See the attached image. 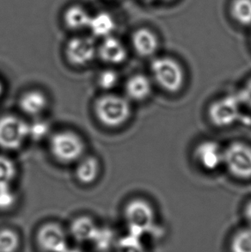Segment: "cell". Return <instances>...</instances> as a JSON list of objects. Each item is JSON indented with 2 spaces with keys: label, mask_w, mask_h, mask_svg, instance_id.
Listing matches in <instances>:
<instances>
[{
  "label": "cell",
  "mask_w": 251,
  "mask_h": 252,
  "mask_svg": "<svg viewBox=\"0 0 251 252\" xmlns=\"http://www.w3.org/2000/svg\"><path fill=\"white\" fill-rule=\"evenodd\" d=\"M231 17L242 26L251 25V0H233L231 5Z\"/></svg>",
  "instance_id": "cell-21"
},
{
  "label": "cell",
  "mask_w": 251,
  "mask_h": 252,
  "mask_svg": "<svg viewBox=\"0 0 251 252\" xmlns=\"http://www.w3.org/2000/svg\"><path fill=\"white\" fill-rule=\"evenodd\" d=\"M17 204V195L11 185L0 186V212L10 211Z\"/></svg>",
  "instance_id": "cell-26"
},
{
  "label": "cell",
  "mask_w": 251,
  "mask_h": 252,
  "mask_svg": "<svg viewBox=\"0 0 251 252\" xmlns=\"http://www.w3.org/2000/svg\"><path fill=\"white\" fill-rule=\"evenodd\" d=\"M3 92H4V86H3V82L0 80V98L3 95Z\"/></svg>",
  "instance_id": "cell-31"
},
{
  "label": "cell",
  "mask_w": 251,
  "mask_h": 252,
  "mask_svg": "<svg viewBox=\"0 0 251 252\" xmlns=\"http://www.w3.org/2000/svg\"><path fill=\"white\" fill-rule=\"evenodd\" d=\"M244 216L248 223L249 226H251V200L245 205V209H244Z\"/></svg>",
  "instance_id": "cell-29"
},
{
  "label": "cell",
  "mask_w": 251,
  "mask_h": 252,
  "mask_svg": "<svg viewBox=\"0 0 251 252\" xmlns=\"http://www.w3.org/2000/svg\"><path fill=\"white\" fill-rule=\"evenodd\" d=\"M124 218L128 232L143 238L153 230L156 222V214L151 203L137 198L126 205Z\"/></svg>",
  "instance_id": "cell-4"
},
{
  "label": "cell",
  "mask_w": 251,
  "mask_h": 252,
  "mask_svg": "<svg viewBox=\"0 0 251 252\" xmlns=\"http://www.w3.org/2000/svg\"><path fill=\"white\" fill-rule=\"evenodd\" d=\"M17 175V165L13 160L0 155V186L11 185Z\"/></svg>",
  "instance_id": "cell-23"
},
{
  "label": "cell",
  "mask_w": 251,
  "mask_h": 252,
  "mask_svg": "<svg viewBox=\"0 0 251 252\" xmlns=\"http://www.w3.org/2000/svg\"><path fill=\"white\" fill-rule=\"evenodd\" d=\"M117 240L118 237L111 227L99 225L90 245L96 252H114Z\"/></svg>",
  "instance_id": "cell-17"
},
{
  "label": "cell",
  "mask_w": 251,
  "mask_h": 252,
  "mask_svg": "<svg viewBox=\"0 0 251 252\" xmlns=\"http://www.w3.org/2000/svg\"><path fill=\"white\" fill-rule=\"evenodd\" d=\"M85 252L84 250L82 249L81 247L79 246H68L66 249L64 250V252Z\"/></svg>",
  "instance_id": "cell-30"
},
{
  "label": "cell",
  "mask_w": 251,
  "mask_h": 252,
  "mask_svg": "<svg viewBox=\"0 0 251 252\" xmlns=\"http://www.w3.org/2000/svg\"><path fill=\"white\" fill-rule=\"evenodd\" d=\"M100 170V162L96 158L92 156L83 158L78 162V166L76 168V177L79 183L89 185L97 180Z\"/></svg>",
  "instance_id": "cell-16"
},
{
  "label": "cell",
  "mask_w": 251,
  "mask_h": 252,
  "mask_svg": "<svg viewBox=\"0 0 251 252\" xmlns=\"http://www.w3.org/2000/svg\"><path fill=\"white\" fill-rule=\"evenodd\" d=\"M232 177L240 180L251 179V147L235 141L224 149V164Z\"/></svg>",
  "instance_id": "cell-6"
},
{
  "label": "cell",
  "mask_w": 251,
  "mask_h": 252,
  "mask_svg": "<svg viewBox=\"0 0 251 252\" xmlns=\"http://www.w3.org/2000/svg\"><path fill=\"white\" fill-rule=\"evenodd\" d=\"M132 48L143 58L152 57L158 49V40L156 34L148 29H139L132 36Z\"/></svg>",
  "instance_id": "cell-14"
},
{
  "label": "cell",
  "mask_w": 251,
  "mask_h": 252,
  "mask_svg": "<svg viewBox=\"0 0 251 252\" xmlns=\"http://www.w3.org/2000/svg\"><path fill=\"white\" fill-rule=\"evenodd\" d=\"M92 17L83 7L74 5L68 8L64 15V23L72 31L89 28Z\"/></svg>",
  "instance_id": "cell-19"
},
{
  "label": "cell",
  "mask_w": 251,
  "mask_h": 252,
  "mask_svg": "<svg viewBox=\"0 0 251 252\" xmlns=\"http://www.w3.org/2000/svg\"><path fill=\"white\" fill-rule=\"evenodd\" d=\"M89 29L95 36L106 38L110 36L115 31L116 23L110 14L100 12L92 17Z\"/></svg>",
  "instance_id": "cell-18"
},
{
  "label": "cell",
  "mask_w": 251,
  "mask_h": 252,
  "mask_svg": "<svg viewBox=\"0 0 251 252\" xmlns=\"http://www.w3.org/2000/svg\"><path fill=\"white\" fill-rule=\"evenodd\" d=\"M22 246L19 233L11 228L0 229V252H18Z\"/></svg>",
  "instance_id": "cell-22"
},
{
  "label": "cell",
  "mask_w": 251,
  "mask_h": 252,
  "mask_svg": "<svg viewBox=\"0 0 251 252\" xmlns=\"http://www.w3.org/2000/svg\"><path fill=\"white\" fill-rule=\"evenodd\" d=\"M114 252H147L142 237L127 232L118 238Z\"/></svg>",
  "instance_id": "cell-20"
},
{
  "label": "cell",
  "mask_w": 251,
  "mask_h": 252,
  "mask_svg": "<svg viewBox=\"0 0 251 252\" xmlns=\"http://www.w3.org/2000/svg\"><path fill=\"white\" fill-rule=\"evenodd\" d=\"M153 81L164 92L176 94L184 88L185 72L179 62L170 57H157L151 64Z\"/></svg>",
  "instance_id": "cell-2"
},
{
  "label": "cell",
  "mask_w": 251,
  "mask_h": 252,
  "mask_svg": "<svg viewBox=\"0 0 251 252\" xmlns=\"http://www.w3.org/2000/svg\"><path fill=\"white\" fill-rule=\"evenodd\" d=\"M52 156L62 164H72L84 158L85 144L81 137L71 131H61L49 139Z\"/></svg>",
  "instance_id": "cell-3"
},
{
  "label": "cell",
  "mask_w": 251,
  "mask_h": 252,
  "mask_svg": "<svg viewBox=\"0 0 251 252\" xmlns=\"http://www.w3.org/2000/svg\"><path fill=\"white\" fill-rule=\"evenodd\" d=\"M164 1H168L169 2V1H172V0H164Z\"/></svg>",
  "instance_id": "cell-32"
},
{
  "label": "cell",
  "mask_w": 251,
  "mask_h": 252,
  "mask_svg": "<svg viewBox=\"0 0 251 252\" xmlns=\"http://www.w3.org/2000/svg\"><path fill=\"white\" fill-rule=\"evenodd\" d=\"M95 117L99 123L109 128L125 125L132 116V107L126 96L106 94L100 96L94 106Z\"/></svg>",
  "instance_id": "cell-1"
},
{
  "label": "cell",
  "mask_w": 251,
  "mask_h": 252,
  "mask_svg": "<svg viewBox=\"0 0 251 252\" xmlns=\"http://www.w3.org/2000/svg\"><path fill=\"white\" fill-rule=\"evenodd\" d=\"M193 158L202 169L214 171L224 164V149L214 140H204L194 148Z\"/></svg>",
  "instance_id": "cell-9"
},
{
  "label": "cell",
  "mask_w": 251,
  "mask_h": 252,
  "mask_svg": "<svg viewBox=\"0 0 251 252\" xmlns=\"http://www.w3.org/2000/svg\"><path fill=\"white\" fill-rule=\"evenodd\" d=\"M97 53L102 62L109 65H121L127 58V51L125 46L112 35L104 38Z\"/></svg>",
  "instance_id": "cell-13"
},
{
  "label": "cell",
  "mask_w": 251,
  "mask_h": 252,
  "mask_svg": "<svg viewBox=\"0 0 251 252\" xmlns=\"http://www.w3.org/2000/svg\"><path fill=\"white\" fill-rule=\"evenodd\" d=\"M29 139V123L17 116L0 117V147L15 151L24 146Z\"/></svg>",
  "instance_id": "cell-7"
},
{
  "label": "cell",
  "mask_w": 251,
  "mask_h": 252,
  "mask_svg": "<svg viewBox=\"0 0 251 252\" xmlns=\"http://www.w3.org/2000/svg\"><path fill=\"white\" fill-rule=\"evenodd\" d=\"M98 226L99 225L93 219L86 215H82L71 221L68 234L75 242L78 243L79 245H90Z\"/></svg>",
  "instance_id": "cell-12"
},
{
  "label": "cell",
  "mask_w": 251,
  "mask_h": 252,
  "mask_svg": "<svg viewBox=\"0 0 251 252\" xmlns=\"http://www.w3.org/2000/svg\"><path fill=\"white\" fill-rule=\"evenodd\" d=\"M126 97L131 102H141L153 93V82L149 77L138 73L130 77L125 84Z\"/></svg>",
  "instance_id": "cell-11"
},
{
  "label": "cell",
  "mask_w": 251,
  "mask_h": 252,
  "mask_svg": "<svg viewBox=\"0 0 251 252\" xmlns=\"http://www.w3.org/2000/svg\"><path fill=\"white\" fill-rule=\"evenodd\" d=\"M50 132V125L44 120H34L29 123V139L40 141L48 136Z\"/></svg>",
  "instance_id": "cell-25"
},
{
  "label": "cell",
  "mask_w": 251,
  "mask_h": 252,
  "mask_svg": "<svg viewBox=\"0 0 251 252\" xmlns=\"http://www.w3.org/2000/svg\"><path fill=\"white\" fill-rule=\"evenodd\" d=\"M96 48L91 39L75 37L68 41L65 47V56L71 65L84 66L95 59Z\"/></svg>",
  "instance_id": "cell-10"
},
{
  "label": "cell",
  "mask_w": 251,
  "mask_h": 252,
  "mask_svg": "<svg viewBox=\"0 0 251 252\" xmlns=\"http://www.w3.org/2000/svg\"><path fill=\"white\" fill-rule=\"evenodd\" d=\"M48 106V98L43 92L32 90L25 92L19 100L21 110L27 116L36 117L41 115Z\"/></svg>",
  "instance_id": "cell-15"
},
{
  "label": "cell",
  "mask_w": 251,
  "mask_h": 252,
  "mask_svg": "<svg viewBox=\"0 0 251 252\" xmlns=\"http://www.w3.org/2000/svg\"><path fill=\"white\" fill-rule=\"evenodd\" d=\"M237 95L242 105L251 109V79L247 80L245 85H243L240 90L237 92Z\"/></svg>",
  "instance_id": "cell-28"
},
{
  "label": "cell",
  "mask_w": 251,
  "mask_h": 252,
  "mask_svg": "<svg viewBox=\"0 0 251 252\" xmlns=\"http://www.w3.org/2000/svg\"><path fill=\"white\" fill-rule=\"evenodd\" d=\"M242 106L237 93L224 95L208 107V119L218 128L230 127L240 119Z\"/></svg>",
  "instance_id": "cell-5"
},
{
  "label": "cell",
  "mask_w": 251,
  "mask_h": 252,
  "mask_svg": "<svg viewBox=\"0 0 251 252\" xmlns=\"http://www.w3.org/2000/svg\"><path fill=\"white\" fill-rule=\"evenodd\" d=\"M119 82V75L118 73L112 69H106L99 73L97 77V85L99 87L109 92L114 88H116V85Z\"/></svg>",
  "instance_id": "cell-27"
},
{
  "label": "cell",
  "mask_w": 251,
  "mask_h": 252,
  "mask_svg": "<svg viewBox=\"0 0 251 252\" xmlns=\"http://www.w3.org/2000/svg\"><path fill=\"white\" fill-rule=\"evenodd\" d=\"M231 252H251V226L236 232L231 246Z\"/></svg>",
  "instance_id": "cell-24"
},
{
  "label": "cell",
  "mask_w": 251,
  "mask_h": 252,
  "mask_svg": "<svg viewBox=\"0 0 251 252\" xmlns=\"http://www.w3.org/2000/svg\"><path fill=\"white\" fill-rule=\"evenodd\" d=\"M69 234L55 222L41 225L35 233V243L41 252H62L69 246Z\"/></svg>",
  "instance_id": "cell-8"
}]
</instances>
